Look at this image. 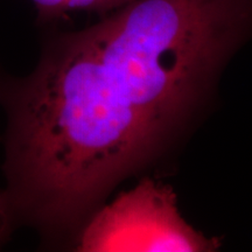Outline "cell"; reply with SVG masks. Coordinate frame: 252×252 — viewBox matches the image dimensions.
I'll return each mask as SVG.
<instances>
[{"mask_svg":"<svg viewBox=\"0 0 252 252\" xmlns=\"http://www.w3.org/2000/svg\"><path fill=\"white\" fill-rule=\"evenodd\" d=\"M251 40L252 0H133L53 40L5 97L6 215L50 241L77 237Z\"/></svg>","mask_w":252,"mask_h":252,"instance_id":"6da1fadb","label":"cell"},{"mask_svg":"<svg viewBox=\"0 0 252 252\" xmlns=\"http://www.w3.org/2000/svg\"><path fill=\"white\" fill-rule=\"evenodd\" d=\"M75 247L83 252H206L220 243L182 219L171 187L145 179L102 204L82 226Z\"/></svg>","mask_w":252,"mask_h":252,"instance_id":"7a4b0ae2","label":"cell"},{"mask_svg":"<svg viewBox=\"0 0 252 252\" xmlns=\"http://www.w3.org/2000/svg\"><path fill=\"white\" fill-rule=\"evenodd\" d=\"M46 18H55L72 11L109 14L133 0H32Z\"/></svg>","mask_w":252,"mask_h":252,"instance_id":"3957f363","label":"cell"},{"mask_svg":"<svg viewBox=\"0 0 252 252\" xmlns=\"http://www.w3.org/2000/svg\"><path fill=\"white\" fill-rule=\"evenodd\" d=\"M6 220V213H5V207L4 203H2L1 198H0V235H1V230H2V224H4Z\"/></svg>","mask_w":252,"mask_h":252,"instance_id":"277c9868","label":"cell"}]
</instances>
